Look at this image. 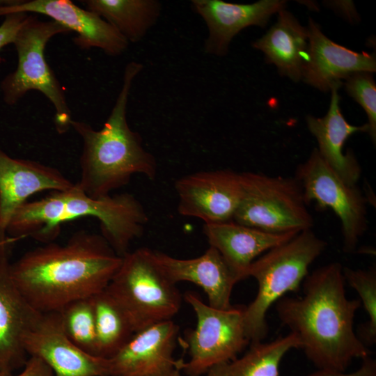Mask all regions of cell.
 I'll use <instances>...</instances> for the list:
<instances>
[{"instance_id":"obj_1","label":"cell","mask_w":376,"mask_h":376,"mask_svg":"<svg viewBox=\"0 0 376 376\" xmlns=\"http://www.w3.org/2000/svg\"><path fill=\"white\" fill-rule=\"evenodd\" d=\"M121 262L101 234L80 230L64 244L52 242L26 251L10 263V272L29 303L47 313L104 290Z\"/></svg>"},{"instance_id":"obj_2","label":"cell","mask_w":376,"mask_h":376,"mask_svg":"<svg viewBox=\"0 0 376 376\" xmlns=\"http://www.w3.org/2000/svg\"><path fill=\"white\" fill-rule=\"evenodd\" d=\"M343 268L335 262L316 269L304 279L303 295L283 297L276 302V311L314 365L343 372L353 359H363L370 352L354 329L361 303L347 298Z\"/></svg>"},{"instance_id":"obj_3","label":"cell","mask_w":376,"mask_h":376,"mask_svg":"<svg viewBox=\"0 0 376 376\" xmlns=\"http://www.w3.org/2000/svg\"><path fill=\"white\" fill-rule=\"evenodd\" d=\"M84 217L100 221L101 235L121 257L130 251L132 241L142 236L148 222L143 205L132 194L95 198L75 183L69 189L52 191L21 205L8 226L7 244L11 248L16 242L29 237L44 244L52 242L62 224Z\"/></svg>"},{"instance_id":"obj_4","label":"cell","mask_w":376,"mask_h":376,"mask_svg":"<svg viewBox=\"0 0 376 376\" xmlns=\"http://www.w3.org/2000/svg\"><path fill=\"white\" fill-rule=\"evenodd\" d=\"M143 68V64L135 61L126 65L121 88L100 130L84 121L72 119L70 123L83 143L80 178L75 184L90 197L110 195L127 185L135 174L152 180L157 177L155 156L143 146L141 135L130 128L127 118L132 84Z\"/></svg>"},{"instance_id":"obj_5","label":"cell","mask_w":376,"mask_h":376,"mask_svg":"<svg viewBox=\"0 0 376 376\" xmlns=\"http://www.w3.org/2000/svg\"><path fill=\"white\" fill-rule=\"evenodd\" d=\"M327 242L311 229L299 232L255 260L247 277L258 283V292L244 307V324L250 343L262 341L267 334L266 314L272 305L290 292H297L309 266L324 251Z\"/></svg>"},{"instance_id":"obj_6","label":"cell","mask_w":376,"mask_h":376,"mask_svg":"<svg viewBox=\"0 0 376 376\" xmlns=\"http://www.w3.org/2000/svg\"><path fill=\"white\" fill-rule=\"evenodd\" d=\"M127 315L134 332L172 320L182 297L147 247L130 251L105 288Z\"/></svg>"},{"instance_id":"obj_7","label":"cell","mask_w":376,"mask_h":376,"mask_svg":"<svg viewBox=\"0 0 376 376\" xmlns=\"http://www.w3.org/2000/svg\"><path fill=\"white\" fill-rule=\"evenodd\" d=\"M68 33L55 21H42L29 14L13 43L17 54V68L0 83L2 99L9 106L16 104L29 91L42 93L54 109V123L59 133L70 127L72 118L65 91L46 61L45 49L53 37Z\"/></svg>"},{"instance_id":"obj_8","label":"cell","mask_w":376,"mask_h":376,"mask_svg":"<svg viewBox=\"0 0 376 376\" xmlns=\"http://www.w3.org/2000/svg\"><path fill=\"white\" fill-rule=\"evenodd\" d=\"M242 194L233 220L270 233L311 229L314 220L295 177L240 173Z\"/></svg>"},{"instance_id":"obj_9","label":"cell","mask_w":376,"mask_h":376,"mask_svg":"<svg viewBox=\"0 0 376 376\" xmlns=\"http://www.w3.org/2000/svg\"><path fill=\"white\" fill-rule=\"evenodd\" d=\"M185 300L197 318L195 329L186 335L189 360H178V368L187 376L204 375L211 368L237 358L250 343L244 324V306L215 308L193 292H187Z\"/></svg>"},{"instance_id":"obj_10","label":"cell","mask_w":376,"mask_h":376,"mask_svg":"<svg viewBox=\"0 0 376 376\" xmlns=\"http://www.w3.org/2000/svg\"><path fill=\"white\" fill-rule=\"evenodd\" d=\"M307 205L311 201L319 209L331 210L342 226L343 249L352 253L368 228V201L357 185L345 183L323 160L317 148L299 164L295 176Z\"/></svg>"},{"instance_id":"obj_11","label":"cell","mask_w":376,"mask_h":376,"mask_svg":"<svg viewBox=\"0 0 376 376\" xmlns=\"http://www.w3.org/2000/svg\"><path fill=\"white\" fill-rule=\"evenodd\" d=\"M74 185L58 169L12 157L0 148V260L9 259L6 230L16 210L35 194L65 191Z\"/></svg>"},{"instance_id":"obj_12","label":"cell","mask_w":376,"mask_h":376,"mask_svg":"<svg viewBox=\"0 0 376 376\" xmlns=\"http://www.w3.org/2000/svg\"><path fill=\"white\" fill-rule=\"evenodd\" d=\"M178 212L204 224L233 220L241 194L240 173L230 169L201 171L175 182Z\"/></svg>"},{"instance_id":"obj_13","label":"cell","mask_w":376,"mask_h":376,"mask_svg":"<svg viewBox=\"0 0 376 376\" xmlns=\"http://www.w3.org/2000/svg\"><path fill=\"white\" fill-rule=\"evenodd\" d=\"M15 13L41 14L75 32L74 43L81 49L98 48L111 56L123 54L129 42L108 22L70 0H16L0 6V17Z\"/></svg>"},{"instance_id":"obj_14","label":"cell","mask_w":376,"mask_h":376,"mask_svg":"<svg viewBox=\"0 0 376 376\" xmlns=\"http://www.w3.org/2000/svg\"><path fill=\"white\" fill-rule=\"evenodd\" d=\"M24 346L28 356L42 360L54 376H109L108 359L77 346L65 334L58 311L41 313Z\"/></svg>"},{"instance_id":"obj_15","label":"cell","mask_w":376,"mask_h":376,"mask_svg":"<svg viewBox=\"0 0 376 376\" xmlns=\"http://www.w3.org/2000/svg\"><path fill=\"white\" fill-rule=\"evenodd\" d=\"M179 327L172 320L163 321L132 336L108 359L109 376H164L178 368L173 352Z\"/></svg>"},{"instance_id":"obj_16","label":"cell","mask_w":376,"mask_h":376,"mask_svg":"<svg viewBox=\"0 0 376 376\" xmlns=\"http://www.w3.org/2000/svg\"><path fill=\"white\" fill-rule=\"evenodd\" d=\"M283 0H260L251 4H239L221 0H192L191 7L205 22L208 34L205 53L225 56L233 38L251 26L265 27L272 15L285 9Z\"/></svg>"},{"instance_id":"obj_17","label":"cell","mask_w":376,"mask_h":376,"mask_svg":"<svg viewBox=\"0 0 376 376\" xmlns=\"http://www.w3.org/2000/svg\"><path fill=\"white\" fill-rule=\"evenodd\" d=\"M308 47L302 77L307 84L327 92L358 72H375V54L357 52L327 38L312 19L307 27Z\"/></svg>"},{"instance_id":"obj_18","label":"cell","mask_w":376,"mask_h":376,"mask_svg":"<svg viewBox=\"0 0 376 376\" xmlns=\"http://www.w3.org/2000/svg\"><path fill=\"white\" fill-rule=\"evenodd\" d=\"M9 259L0 260V372L12 375L27 361L24 340L40 318L15 284Z\"/></svg>"},{"instance_id":"obj_19","label":"cell","mask_w":376,"mask_h":376,"mask_svg":"<svg viewBox=\"0 0 376 376\" xmlns=\"http://www.w3.org/2000/svg\"><path fill=\"white\" fill-rule=\"evenodd\" d=\"M155 256L174 284L193 283L205 292L209 306L223 310L232 306L231 293L240 281L215 248L210 246L201 256L189 259L175 258L159 251H155Z\"/></svg>"},{"instance_id":"obj_20","label":"cell","mask_w":376,"mask_h":376,"mask_svg":"<svg viewBox=\"0 0 376 376\" xmlns=\"http://www.w3.org/2000/svg\"><path fill=\"white\" fill-rule=\"evenodd\" d=\"M336 86L331 89L329 110L322 118L307 116L306 121L310 132L318 141L317 148L326 164L347 184L357 185L362 169L352 150L344 154L347 139L357 132H367V124L352 125L344 118L339 105L340 96Z\"/></svg>"},{"instance_id":"obj_21","label":"cell","mask_w":376,"mask_h":376,"mask_svg":"<svg viewBox=\"0 0 376 376\" xmlns=\"http://www.w3.org/2000/svg\"><path fill=\"white\" fill-rule=\"evenodd\" d=\"M203 231L210 246L220 253L239 281L247 278L249 267L256 257L299 233H270L233 220L204 224Z\"/></svg>"},{"instance_id":"obj_22","label":"cell","mask_w":376,"mask_h":376,"mask_svg":"<svg viewBox=\"0 0 376 376\" xmlns=\"http://www.w3.org/2000/svg\"><path fill=\"white\" fill-rule=\"evenodd\" d=\"M278 13L276 23L252 46L264 53L266 62L274 64L281 75L298 81L307 59V28L285 9Z\"/></svg>"},{"instance_id":"obj_23","label":"cell","mask_w":376,"mask_h":376,"mask_svg":"<svg viewBox=\"0 0 376 376\" xmlns=\"http://www.w3.org/2000/svg\"><path fill=\"white\" fill-rule=\"evenodd\" d=\"M85 8L104 19L129 43L138 42L158 20L157 0H84Z\"/></svg>"},{"instance_id":"obj_24","label":"cell","mask_w":376,"mask_h":376,"mask_svg":"<svg viewBox=\"0 0 376 376\" xmlns=\"http://www.w3.org/2000/svg\"><path fill=\"white\" fill-rule=\"evenodd\" d=\"M300 346L298 337L291 332L271 342L251 343L243 356L217 365L204 375L279 376V367L284 356Z\"/></svg>"},{"instance_id":"obj_25","label":"cell","mask_w":376,"mask_h":376,"mask_svg":"<svg viewBox=\"0 0 376 376\" xmlns=\"http://www.w3.org/2000/svg\"><path fill=\"white\" fill-rule=\"evenodd\" d=\"M91 299L95 314L97 356L109 359L134 332L125 312L106 289Z\"/></svg>"},{"instance_id":"obj_26","label":"cell","mask_w":376,"mask_h":376,"mask_svg":"<svg viewBox=\"0 0 376 376\" xmlns=\"http://www.w3.org/2000/svg\"><path fill=\"white\" fill-rule=\"evenodd\" d=\"M91 297L72 301L58 312L68 338L83 351L97 356L95 314Z\"/></svg>"},{"instance_id":"obj_27","label":"cell","mask_w":376,"mask_h":376,"mask_svg":"<svg viewBox=\"0 0 376 376\" xmlns=\"http://www.w3.org/2000/svg\"><path fill=\"white\" fill-rule=\"evenodd\" d=\"M345 281L359 295L368 320L359 328L358 337L368 346L376 343V269H354L343 267Z\"/></svg>"},{"instance_id":"obj_28","label":"cell","mask_w":376,"mask_h":376,"mask_svg":"<svg viewBox=\"0 0 376 376\" xmlns=\"http://www.w3.org/2000/svg\"><path fill=\"white\" fill-rule=\"evenodd\" d=\"M347 94L364 109L368 117V132L372 141H376V84L372 73L358 72L345 82Z\"/></svg>"},{"instance_id":"obj_29","label":"cell","mask_w":376,"mask_h":376,"mask_svg":"<svg viewBox=\"0 0 376 376\" xmlns=\"http://www.w3.org/2000/svg\"><path fill=\"white\" fill-rule=\"evenodd\" d=\"M29 13H15L4 16L0 24V49L13 44L15 36L29 16Z\"/></svg>"},{"instance_id":"obj_30","label":"cell","mask_w":376,"mask_h":376,"mask_svg":"<svg viewBox=\"0 0 376 376\" xmlns=\"http://www.w3.org/2000/svg\"><path fill=\"white\" fill-rule=\"evenodd\" d=\"M360 367L351 373L319 369L308 376H376V361L370 356L362 359Z\"/></svg>"},{"instance_id":"obj_31","label":"cell","mask_w":376,"mask_h":376,"mask_svg":"<svg viewBox=\"0 0 376 376\" xmlns=\"http://www.w3.org/2000/svg\"><path fill=\"white\" fill-rule=\"evenodd\" d=\"M0 376H13L0 372ZM15 376H54L51 368L36 357H29L22 371Z\"/></svg>"},{"instance_id":"obj_32","label":"cell","mask_w":376,"mask_h":376,"mask_svg":"<svg viewBox=\"0 0 376 376\" xmlns=\"http://www.w3.org/2000/svg\"><path fill=\"white\" fill-rule=\"evenodd\" d=\"M164 376H182L181 370L179 368H177L170 374Z\"/></svg>"}]
</instances>
